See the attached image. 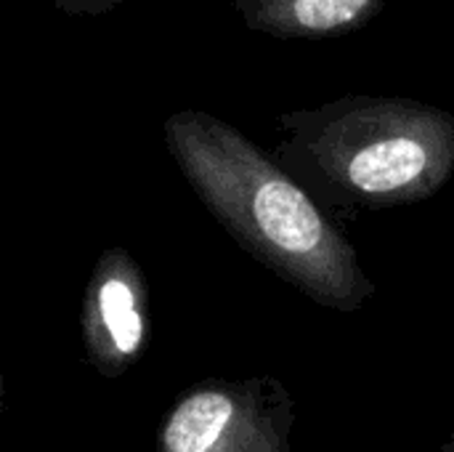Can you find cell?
<instances>
[{"label":"cell","mask_w":454,"mask_h":452,"mask_svg":"<svg viewBox=\"0 0 454 452\" xmlns=\"http://www.w3.org/2000/svg\"><path fill=\"white\" fill-rule=\"evenodd\" d=\"M162 131L186 184L247 256L333 312H359L378 293L348 237L239 128L181 109Z\"/></svg>","instance_id":"cell-1"},{"label":"cell","mask_w":454,"mask_h":452,"mask_svg":"<svg viewBox=\"0 0 454 452\" xmlns=\"http://www.w3.org/2000/svg\"><path fill=\"white\" fill-rule=\"evenodd\" d=\"M277 120L279 165L335 208L412 205L454 173V115L410 96H343Z\"/></svg>","instance_id":"cell-2"},{"label":"cell","mask_w":454,"mask_h":452,"mask_svg":"<svg viewBox=\"0 0 454 452\" xmlns=\"http://www.w3.org/2000/svg\"><path fill=\"white\" fill-rule=\"evenodd\" d=\"M295 400L277 378H207L176 397L152 452H293Z\"/></svg>","instance_id":"cell-3"},{"label":"cell","mask_w":454,"mask_h":452,"mask_svg":"<svg viewBox=\"0 0 454 452\" xmlns=\"http://www.w3.org/2000/svg\"><path fill=\"white\" fill-rule=\"evenodd\" d=\"M82 344L93 370L120 378L149 338V288L144 269L125 248H106L82 296Z\"/></svg>","instance_id":"cell-4"},{"label":"cell","mask_w":454,"mask_h":452,"mask_svg":"<svg viewBox=\"0 0 454 452\" xmlns=\"http://www.w3.org/2000/svg\"><path fill=\"white\" fill-rule=\"evenodd\" d=\"M386 0H234L242 21L282 40H322L367 27Z\"/></svg>","instance_id":"cell-5"},{"label":"cell","mask_w":454,"mask_h":452,"mask_svg":"<svg viewBox=\"0 0 454 452\" xmlns=\"http://www.w3.org/2000/svg\"><path fill=\"white\" fill-rule=\"evenodd\" d=\"M125 0H53V5L67 16H101Z\"/></svg>","instance_id":"cell-6"},{"label":"cell","mask_w":454,"mask_h":452,"mask_svg":"<svg viewBox=\"0 0 454 452\" xmlns=\"http://www.w3.org/2000/svg\"><path fill=\"white\" fill-rule=\"evenodd\" d=\"M431 452H454V432L447 437V442H442L436 450H431Z\"/></svg>","instance_id":"cell-7"}]
</instances>
